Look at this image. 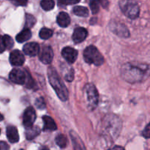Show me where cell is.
<instances>
[{
	"mask_svg": "<svg viewBox=\"0 0 150 150\" xmlns=\"http://www.w3.org/2000/svg\"><path fill=\"white\" fill-rule=\"evenodd\" d=\"M122 77L129 83H136L145 80L150 74V67L138 63H126L122 67Z\"/></svg>",
	"mask_w": 150,
	"mask_h": 150,
	"instance_id": "obj_1",
	"label": "cell"
},
{
	"mask_svg": "<svg viewBox=\"0 0 150 150\" xmlns=\"http://www.w3.org/2000/svg\"><path fill=\"white\" fill-rule=\"evenodd\" d=\"M48 77L50 84L54 88L59 99L62 101L67 100L68 98V91L60 76L53 67H48Z\"/></svg>",
	"mask_w": 150,
	"mask_h": 150,
	"instance_id": "obj_2",
	"label": "cell"
},
{
	"mask_svg": "<svg viewBox=\"0 0 150 150\" xmlns=\"http://www.w3.org/2000/svg\"><path fill=\"white\" fill-rule=\"evenodd\" d=\"M83 59L86 62L97 66L102 65L104 62L103 57L94 45H90L84 50Z\"/></svg>",
	"mask_w": 150,
	"mask_h": 150,
	"instance_id": "obj_3",
	"label": "cell"
},
{
	"mask_svg": "<svg viewBox=\"0 0 150 150\" xmlns=\"http://www.w3.org/2000/svg\"><path fill=\"white\" fill-rule=\"evenodd\" d=\"M120 7L127 17L131 19L139 17L140 9L139 4L134 0H122L120 3Z\"/></svg>",
	"mask_w": 150,
	"mask_h": 150,
	"instance_id": "obj_4",
	"label": "cell"
},
{
	"mask_svg": "<svg viewBox=\"0 0 150 150\" xmlns=\"http://www.w3.org/2000/svg\"><path fill=\"white\" fill-rule=\"evenodd\" d=\"M84 94L88 108L90 110L95 109L98 106L99 95L95 85L92 83H88L87 85H86L84 89Z\"/></svg>",
	"mask_w": 150,
	"mask_h": 150,
	"instance_id": "obj_5",
	"label": "cell"
},
{
	"mask_svg": "<svg viewBox=\"0 0 150 150\" xmlns=\"http://www.w3.org/2000/svg\"><path fill=\"white\" fill-rule=\"evenodd\" d=\"M121 127V122L116 116H107L104 119L103 122V130L108 133H117L120 131Z\"/></svg>",
	"mask_w": 150,
	"mask_h": 150,
	"instance_id": "obj_6",
	"label": "cell"
},
{
	"mask_svg": "<svg viewBox=\"0 0 150 150\" xmlns=\"http://www.w3.org/2000/svg\"><path fill=\"white\" fill-rule=\"evenodd\" d=\"M28 74L21 69H13L10 73V81L17 84H24L27 80Z\"/></svg>",
	"mask_w": 150,
	"mask_h": 150,
	"instance_id": "obj_7",
	"label": "cell"
},
{
	"mask_svg": "<svg viewBox=\"0 0 150 150\" xmlns=\"http://www.w3.org/2000/svg\"><path fill=\"white\" fill-rule=\"evenodd\" d=\"M40 60L43 64H48L52 62L54 58V52L53 49L49 45H44L39 52Z\"/></svg>",
	"mask_w": 150,
	"mask_h": 150,
	"instance_id": "obj_8",
	"label": "cell"
},
{
	"mask_svg": "<svg viewBox=\"0 0 150 150\" xmlns=\"http://www.w3.org/2000/svg\"><path fill=\"white\" fill-rule=\"evenodd\" d=\"M35 120H36V113L33 107H29L26 108L23 117V123L25 127L28 128L32 127Z\"/></svg>",
	"mask_w": 150,
	"mask_h": 150,
	"instance_id": "obj_9",
	"label": "cell"
},
{
	"mask_svg": "<svg viewBox=\"0 0 150 150\" xmlns=\"http://www.w3.org/2000/svg\"><path fill=\"white\" fill-rule=\"evenodd\" d=\"M110 28H111V30L114 32V34H116L118 36L121 37V38H128L130 36V32L129 30L127 29V28L125 26L124 24H122V23H111L110 24Z\"/></svg>",
	"mask_w": 150,
	"mask_h": 150,
	"instance_id": "obj_10",
	"label": "cell"
},
{
	"mask_svg": "<svg viewBox=\"0 0 150 150\" xmlns=\"http://www.w3.org/2000/svg\"><path fill=\"white\" fill-rule=\"evenodd\" d=\"M25 58L18 50H14L10 54V62L13 66H21L24 63Z\"/></svg>",
	"mask_w": 150,
	"mask_h": 150,
	"instance_id": "obj_11",
	"label": "cell"
},
{
	"mask_svg": "<svg viewBox=\"0 0 150 150\" xmlns=\"http://www.w3.org/2000/svg\"><path fill=\"white\" fill-rule=\"evenodd\" d=\"M62 55L64 59L70 64L75 62L78 57V52L76 49L71 47H65L62 51Z\"/></svg>",
	"mask_w": 150,
	"mask_h": 150,
	"instance_id": "obj_12",
	"label": "cell"
},
{
	"mask_svg": "<svg viewBox=\"0 0 150 150\" xmlns=\"http://www.w3.org/2000/svg\"><path fill=\"white\" fill-rule=\"evenodd\" d=\"M88 32L85 28L79 27L76 28L73 34V40L75 43H79L84 40L87 37Z\"/></svg>",
	"mask_w": 150,
	"mask_h": 150,
	"instance_id": "obj_13",
	"label": "cell"
},
{
	"mask_svg": "<svg viewBox=\"0 0 150 150\" xmlns=\"http://www.w3.org/2000/svg\"><path fill=\"white\" fill-rule=\"evenodd\" d=\"M23 51L29 57H35L40 52V46L37 42H29L23 46Z\"/></svg>",
	"mask_w": 150,
	"mask_h": 150,
	"instance_id": "obj_14",
	"label": "cell"
},
{
	"mask_svg": "<svg viewBox=\"0 0 150 150\" xmlns=\"http://www.w3.org/2000/svg\"><path fill=\"white\" fill-rule=\"evenodd\" d=\"M7 137L10 143H16L19 140V135L15 126L10 125L7 127Z\"/></svg>",
	"mask_w": 150,
	"mask_h": 150,
	"instance_id": "obj_15",
	"label": "cell"
},
{
	"mask_svg": "<svg viewBox=\"0 0 150 150\" xmlns=\"http://www.w3.org/2000/svg\"><path fill=\"white\" fill-rule=\"evenodd\" d=\"M57 21L61 27H67L70 23V18L67 13L61 12L57 16Z\"/></svg>",
	"mask_w": 150,
	"mask_h": 150,
	"instance_id": "obj_16",
	"label": "cell"
},
{
	"mask_svg": "<svg viewBox=\"0 0 150 150\" xmlns=\"http://www.w3.org/2000/svg\"><path fill=\"white\" fill-rule=\"evenodd\" d=\"M42 120H43V130H50V131H53V130H56L57 128V126L56 125L55 122L53 120L51 117H48V116H44L42 117Z\"/></svg>",
	"mask_w": 150,
	"mask_h": 150,
	"instance_id": "obj_17",
	"label": "cell"
},
{
	"mask_svg": "<svg viewBox=\"0 0 150 150\" xmlns=\"http://www.w3.org/2000/svg\"><path fill=\"white\" fill-rule=\"evenodd\" d=\"M40 133V130L38 126H32L26 129V138L27 140H32Z\"/></svg>",
	"mask_w": 150,
	"mask_h": 150,
	"instance_id": "obj_18",
	"label": "cell"
},
{
	"mask_svg": "<svg viewBox=\"0 0 150 150\" xmlns=\"http://www.w3.org/2000/svg\"><path fill=\"white\" fill-rule=\"evenodd\" d=\"M32 37V32L29 29H24L16 36V40L18 42H23L29 40Z\"/></svg>",
	"mask_w": 150,
	"mask_h": 150,
	"instance_id": "obj_19",
	"label": "cell"
},
{
	"mask_svg": "<svg viewBox=\"0 0 150 150\" xmlns=\"http://www.w3.org/2000/svg\"><path fill=\"white\" fill-rule=\"evenodd\" d=\"M73 13L80 17H87L89 16V10L85 7L76 6L73 8Z\"/></svg>",
	"mask_w": 150,
	"mask_h": 150,
	"instance_id": "obj_20",
	"label": "cell"
},
{
	"mask_svg": "<svg viewBox=\"0 0 150 150\" xmlns=\"http://www.w3.org/2000/svg\"><path fill=\"white\" fill-rule=\"evenodd\" d=\"M71 137L72 140H73V146H74L75 150H85L84 146H83V144L81 142L79 138L78 137L76 133H73V132L71 133Z\"/></svg>",
	"mask_w": 150,
	"mask_h": 150,
	"instance_id": "obj_21",
	"label": "cell"
},
{
	"mask_svg": "<svg viewBox=\"0 0 150 150\" xmlns=\"http://www.w3.org/2000/svg\"><path fill=\"white\" fill-rule=\"evenodd\" d=\"M55 142L56 144L61 148H64L67 146V138H66L65 136H64L62 134H59L58 136H57V137L55 139Z\"/></svg>",
	"mask_w": 150,
	"mask_h": 150,
	"instance_id": "obj_22",
	"label": "cell"
},
{
	"mask_svg": "<svg viewBox=\"0 0 150 150\" xmlns=\"http://www.w3.org/2000/svg\"><path fill=\"white\" fill-rule=\"evenodd\" d=\"M40 5L44 10L49 11L54 8L55 3H54V0H42L40 2Z\"/></svg>",
	"mask_w": 150,
	"mask_h": 150,
	"instance_id": "obj_23",
	"label": "cell"
},
{
	"mask_svg": "<svg viewBox=\"0 0 150 150\" xmlns=\"http://www.w3.org/2000/svg\"><path fill=\"white\" fill-rule=\"evenodd\" d=\"M40 38H42L43 40L49 39L51 36L53 35V31L51 29H48V28H42L40 31Z\"/></svg>",
	"mask_w": 150,
	"mask_h": 150,
	"instance_id": "obj_24",
	"label": "cell"
},
{
	"mask_svg": "<svg viewBox=\"0 0 150 150\" xmlns=\"http://www.w3.org/2000/svg\"><path fill=\"white\" fill-rule=\"evenodd\" d=\"M35 21H36V20H35L34 16H32V15L26 14L25 29H29L30 27H32V26L35 23Z\"/></svg>",
	"mask_w": 150,
	"mask_h": 150,
	"instance_id": "obj_25",
	"label": "cell"
},
{
	"mask_svg": "<svg viewBox=\"0 0 150 150\" xmlns=\"http://www.w3.org/2000/svg\"><path fill=\"white\" fill-rule=\"evenodd\" d=\"M3 38H4L6 49H10L13 46V45H14V42H13L12 38L10 36H9V35H5L4 36H3Z\"/></svg>",
	"mask_w": 150,
	"mask_h": 150,
	"instance_id": "obj_26",
	"label": "cell"
},
{
	"mask_svg": "<svg viewBox=\"0 0 150 150\" xmlns=\"http://www.w3.org/2000/svg\"><path fill=\"white\" fill-rule=\"evenodd\" d=\"M89 6L93 14H97L99 12V2L97 0H92L89 3Z\"/></svg>",
	"mask_w": 150,
	"mask_h": 150,
	"instance_id": "obj_27",
	"label": "cell"
},
{
	"mask_svg": "<svg viewBox=\"0 0 150 150\" xmlns=\"http://www.w3.org/2000/svg\"><path fill=\"white\" fill-rule=\"evenodd\" d=\"M35 105L38 109H44L45 108V103L43 98H39L35 101Z\"/></svg>",
	"mask_w": 150,
	"mask_h": 150,
	"instance_id": "obj_28",
	"label": "cell"
},
{
	"mask_svg": "<svg viewBox=\"0 0 150 150\" xmlns=\"http://www.w3.org/2000/svg\"><path fill=\"white\" fill-rule=\"evenodd\" d=\"M142 135L146 139H150V123L146 126L143 133H142Z\"/></svg>",
	"mask_w": 150,
	"mask_h": 150,
	"instance_id": "obj_29",
	"label": "cell"
},
{
	"mask_svg": "<svg viewBox=\"0 0 150 150\" xmlns=\"http://www.w3.org/2000/svg\"><path fill=\"white\" fill-rule=\"evenodd\" d=\"M59 2L62 4H66V5H69V4H75L79 3L81 0H59Z\"/></svg>",
	"mask_w": 150,
	"mask_h": 150,
	"instance_id": "obj_30",
	"label": "cell"
},
{
	"mask_svg": "<svg viewBox=\"0 0 150 150\" xmlns=\"http://www.w3.org/2000/svg\"><path fill=\"white\" fill-rule=\"evenodd\" d=\"M10 1L17 6H25L27 4V0H10Z\"/></svg>",
	"mask_w": 150,
	"mask_h": 150,
	"instance_id": "obj_31",
	"label": "cell"
},
{
	"mask_svg": "<svg viewBox=\"0 0 150 150\" xmlns=\"http://www.w3.org/2000/svg\"><path fill=\"white\" fill-rule=\"evenodd\" d=\"M5 49H6V46H5V44H4V38H3V37L0 36V54L4 52Z\"/></svg>",
	"mask_w": 150,
	"mask_h": 150,
	"instance_id": "obj_32",
	"label": "cell"
},
{
	"mask_svg": "<svg viewBox=\"0 0 150 150\" xmlns=\"http://www.w3.org/2000/svg\"><path fill=\"white\" fill-rule=\"evenodd\" d=\"M97 1H98V2H99L100 4L101 5L104 7V8H106V7H108V4H109L108 0H97Z\"/></svg>",
	"mask_w": 150,
	"mask_h": 150,
	"instance_id": "obj_33",
	"label": "cell"
},
{
	"mask_svg": "<svg viewBox=\"0 0 150 150\" xmlns=\"http://www.w3.org/2000/svg\"><path fill=\"white\" fill-rule=\"evenodd\" d=\"M9 146L5 142H0V150H8Z\"/></svg>",
	"mask_w": 150,
	"mask_h": 150,
	"instance_id": "obj_34",
	"label": "cell"
},
{
	"mask_svg": "<svg viewBox=\"0 0 150 150\" xmlns=\"http://www.w3.org/2000/svg\"><path fill=\"white\" fill-rule=\"evenodd\" d=\"M108 150H125V149L123 147H122V146H114V147L111 148V149H110Z\"/></svg>",
	"mask_w": 150,
	"mask_h": 150,
	"instance_id": "obj_35",
	"label": "cell"
},
{
	"mask_svg": "<svg viewBox=\"0 0 150 150\" xmlns=\"http://www.w3.org/2000/svg\"><path fill=\"white\" fill-rule=\"evenodd\" d=\"M39 150H49L47 146H41Z\"/></svg>",
	"mask_w": 150,
	"mask_h": 150,
	"instance_id": "obj_36",
	"label": "cell"
},
{
	"mask_svg": "<svg viewBox=\"0 0 150 150\" xmlns=\"http://www.w3.org/2000/svg\"><path fill=\"white\" fill-rule=\"evenodd\" d=\"M3 120H4V117H3L2 114H0V122H1V121H2Z\"/></svg>",
	"mask_w": 150,
	"mask_h": 150,
	"instance_id": "obj_37",
	"label": "cell"
},
{
	"mask_svg": "<svg viewBox=\"0 0 150 150\" xmlns=\"http://www.w3.org/2000/svg\"><path fill=\"white\" fill-rule=\"evenodd\" d=\"M0 133H1V130H0Z\"/></svg>",
	"mask_w": 150,
	"mask_h": 150,
	"instance_id": "obj_38",
	"label": "cell"
},
{
	"mask_svg": "<svg viewBox=\"0 0 150 150\" xmlns=\"http://www.w3.org/2000/svg\"><path fill=\"white\" fill-rule=\"evenodd\" d=\"M21 150H23V149H21Z\"/></svg>",
	"mask_w": 150,
	"mask_h": 150,
	"instance_id": "obj_39",
	"label": "cell"
}]
</instances>
